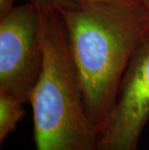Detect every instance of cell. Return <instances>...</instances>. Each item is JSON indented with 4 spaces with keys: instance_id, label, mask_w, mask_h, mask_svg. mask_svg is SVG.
Wrapping results in <instances>:
<instances>
[{
    "instance_id": "cell-1",
    "label": "cell",
    "mask_w": 149,
    "mask_h": 150,
    "mask_svg": "<svg viewBox=\"0 0 149 150\" xmlns=\"http://www.w3.org/2000/svg\"><path fill=\"white\" fill-rule=\"evenodd\" d=\"M87 116L97 133L114 106L135 50L149 28V14L74 8L59 12Z\"/></svg>"
},
{
    "instance_id": "cell-2",
    "label": "cell",
    "mask_w": 149,
    "mask_h": 150,
    "mask_svg": "<svg viewBox=\"0 0 149 150\" xmlns=\"http://www.w3.org/2000/svg\"><path fill=\"white\" fill-rule=\"evenodd\" d=\"M44 52L39 81L30 95L36 150H97V131L87 116L61 14L37 4Z\"/></svg>"
},
{
    "instance_id": "cell-3",
    "label": "cell",
    "mask_w": 149,
    "mask_h": 150,
    "mask_svg": "<svg viewBox=\"0 0 149 150\" xmlns=\"http://www.w3.org/2000/svg\"><path fill=\"white\" fill-rule=\"evenodd\" d=\"M43 60L40 10L27 1L0 18V91L29 103Z\"/></svg>"
},
{
    "instance_id": "cell-4",
    "label": "cell",
    "mask_w": 149,
    "mask_h": 150,
    "mask_svg": "<svg viewBox=\"0 0 149 150\" xmlns=\"http://www.w3.org/2000/svg\"><path fill=\"white\" fill-rule=\"evenodd\" d=\"M149 120V28L120 83L109 115L97 133V150H137Z\"/></svg>"
},
{
    "instance_id": "cell-5",
    "label": "cell",
    "mask_w": 149,
    "mask_h": 150,
    "mask_svg": "<svg viewBox=\"0 0 149 150\" xmlns=\"http://www.w3.org/2000/svg\"><path fill=\"white\" fill-rule=\"evenodd\" d=\"M24 103L13 95L0 91V143H3L8 135L24 115Z\"/></svg>"
},
{
    "instance_id": "cell-6",
    "label": "cell",
    "mask_w": 149,
    "mask_h": 150,
    "mask_svg": "<svg viewBox=\"0 0 149 150\" xmlns=\"http://www.w3.org/2000/svg\"><path fill=\"white\" fill-rule=\"evenodd\" d=\"M80 8L126 14H149L143 0H75Z\"/></svg>"
},
{
    "instance_id": "cell-7",
    "label": "cell",
    "mask_w": 149,
    "mask_h": 150,
    "mask_svg": "<svg viewBox=\"0 0 149 150\" xmlns=\"http://www.w3.org/2000/svg\"><path fill=\"white\" fill-rule=\"evenodd\" d=\"M39 5H49L55 8L58 12L69 10V9L80 8L75 0H27Z\"/></svg>"
},
{
    "instance_id": "cell-8",
    "label": "cell",
    "mask_w": 149,
    "mask_h": 150,
    "mask_svg": "<svg viewBox=\"0 0 149 150\" xmlns=\"http://www.w3.org/2000/svg\"><path fill=\"white\" fill-rule=\"evenodd\" d=\"M18 0H0V18L9 14L14 9Z\"/></svg>"
},
{
    "instance_id": "cell-9",
    "label": "cell",
    "mask_w": 149,
    "mask_h": 150,
    "mask_svg": "<svg viewBox=\"0 0 149 150\" xmlns=\"http://www.w3.org/2000/svg\"><path fill=\"white\" fill-rule=\"evenodd\" d=\"M143 1L145 2V4H146L148 6V8H149V0H143Z\"/></svg>"
}]
</instances>
